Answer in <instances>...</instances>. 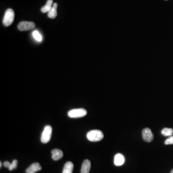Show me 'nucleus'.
<instances>
[{"instance_id": "obj_13", "label": "nucleus", "mask_w": 173, "mask_h": 173, "mask_svg": "<svg viewBox=\"0 0 173 173\" xmlns=\"http://www.w3.org/2000/svg\"><path fill=\"white\" fill-rule=\"evenodd\" d=\"M53 4V0H48L46 4L41 8V11L43 13L49 12L52 8V4Z\"/></svg>"}, {"instance_id": "obj_8", "label": "nucleus", "mask_w": 173, "mask_h": 173, "mask_svg": "<svg viewBox=\"0 0 173 173\" xmlns=\"http://www.w3.org/2000/svg\"><path fill=\"white\" fill-rule=\"evenodd\" d=\"M52 158L54 161H58L59 160L62 158L64 155V153L61 150L58 149H53L51 150Z\"/></svg>"}, {"instance_id": "obj_6", "label": "nucleus", "mask_w": 173, "mask_h": 173, "mask_svg": "<svg viewBox=\"0 0 173 173\" xmlns=\"http://www.w3.org/2000/svg\"><path fill=\"white\" fill-rule=\"evenodd\" d=\"M142 138L146 142H150L153 139V134L151 129L146 127L142 130Z\"/></svg>"}, {"instance_id": "obj_2", "label": "nucleus", "mask_w": 173, "mask_h": 173, "mask_svg": "<svg viewBox=\"0 0 173 173\" xmlns=\"http://www.w3.org/2000/svg\"><path fill=\"white\" fill-rule=\"evenodd\" d=\"M15 18V13L12 9L9 8L6 10L4 14L3 23L6 27L10 26L14 22Z\"/></svg>"}, {"instance_id": "obj_1", "label": "nucleus", "mask_w": 173, "mask_h": 173, "mask_svg": "<svg viewBox=\"0 0 173 173\" xmlns=\"http://www.w3.org/2000/svg\"><path fill=\"white\" fill-rule=\"evenodd\" d=\"M104 137L103 132L100 130H92L86 134L88 140L92 142H97L101 141Z\"/></svg>"}, {"instance_id": "obj_4", "label": "nucleus", "mask_w": 173, "mask_h": 173, "mask_svg": "<svg viewBox=\"0 0 173 173\" xmlns=\"http://www.w3.org/2000/svg\"><path fill=\"white\" fill-rule=\"evenodd\" d=\"M87 111L83 108L74 109H72L68 112V115L70 118L82 117L86 115Z\"/></svg>"}, {"instance_id": "obj_20", "label": "nucleus", "mask_w": 173, "mask_h": 173, "mask_svg": "<svg viewBox=\"0 0 173 173\" xmlns=\"http://www.w3.org/2000/svg\"><path fill=\"white\" fill-rule=\"evenodd\" d=\"M170 173H173V169L172 171H171V172Z\"/></svg>"}, {"instance_id": "obj_5", "label": "nucleus", "mask_w": 173, "mask_h": 173, "mask_svg": "<svg viewBox=\"0 0 173 173\" xmlns=\"http://www.w3.org/2000/svg\"><path fill=\"white\" fill-rule=\"evenodd\" d=\"M35 27V24L33 22L22 21L18 25V28L20 31H27L32 30Z\"/></svg>"}, {"instance_id": "obj_21", "label": "nucleus", "mask_w": 173, "mask_h": 173, "mask_svg": "<svg viewBox=\"0 0 173 173\" xmlns=\"http://www.w3.org/2000/svg\"><path fill=\"white\" fill-rule=\"evenodd\" d=\"M165 1H168V0H165Z\"/></svg>"}, {"instance_id": "obj_12", "label": "nucleus", "mask_w": 173, "mask_h": 173, "mask_svg": "<svg viewBox=\"0 0 173 173\" xmlns=\"http://www.w3.org/2000/svg\"><path fill=\"white\" fill-rule=\"evenodd\" d=\"M74 169V165L71 162H68L64 167L62 173H72Z\"/></svg>"}, {"instance_id": "obj_10", "label": "nucleus", "mask_w": 173, "mask_h": 173, "mask_svg": "<svg viewBox=\"0 0 173 173\" xmlns=\"http://www.w3.org/2000/svg\"><path fill=\"white\" fill-rule=\"evenodd\" d=\"M91 162L89 160H84L81 166V173H89L91 169Z\"/></svg>"}, {"instance_id": "obj_19", "label": "nucleus", "mask_w": 173, "mask_h": 173, "mask_svg": "<svg viewBox=\"0 0 173 173\" xmlns=\"http://www.w3.org/2000/svg\"><path fill=\"white\" fill-rule=\"evenodd\" d=\"M0 164H1V165H0V167H1V166H2V163H1V162H0Z\"/></svg>"}, {"instance_id": "obj_7", "label": "nucleus", "mask_w": 173, "mask_h": 173, "mask_svg": "<svg viewBox=\"0 0 173 173\" xmlns=\"http://www.w3.org/2000/svg\"><path fill=\"white\" fill-rule=\"evenodd\" d=\"M42 167L39 162H34L26 170V173H35L41 170Z\"/></svg>"}, {"instance_id": "obj_18", "label": "nucleus", "mask_w": 173, "mask_h": 173, "mask_svg": "<svg viewBox=\"0 0 173 173\" xmlns=\"http://www.w3.org/2000/svg\"><path fill=\"white\" fill-rule=\"evenodd\" d=\"M10 165H11V163H10L8 161H6V162H4V166L5 167L9 168Z\"/></svg>"}, {"instance_id": "obj_11", "label": "nucleus", "mask_w": 173, "mask_h": 173, "mask_svg": "<svg viewBox=\"0 0 173 173\" xmlns=\"http://www.w3.org/2000/svg\"><path fill=\"white\" fill-rule=\"evenodd\" d=\"M58 4L57 3H54L50 11L48 12V16L51 19H54L57 16V8Z\"/></svg>"}, {"instance_id": "obj_9", "label": "nucleus", "mask_w": 173, "mask_h": 173, "mask_svg": "<svg viewBox=\"0 0 173 173\" xmlns=\"http://www.w3.org/2000/svg\"><path fill=\"white\" fill-rule=\"evenodd\" d=\"M124 157L122 154L117 153L114 158V164L117 166H121L124 164Z\"/></svg>"}, {"instance_id": "obj_14", "label": "nucleus", "mask_w": 173, "mask_h": 173, "mask_svg": "<svg viewBox=\"0 0 173 173\" xmlns=\"http://www.w3.org/2000/svg\"><path fill=\"white\" fill-rule=\"evenodd\" d=\"M161 133L164 136H171L173 134V129L165 127L162 129Z\"/></svg>"}, {"instance_id": "obj_15", "label": "nucleus", "mask_w": 173, "mask_h": 173, "mask_svg": "<svg viewBox=\"0 0 173 173\" xmlns=\"http://www.w3.org/2000/svg\"><path fill=\"white\" fill-rule=\"evenodd\" d=\"M32 34L33 36L36 41H39V42L42 41V36H41L40 33L38 31H34Z\"/></svg>"}, {"instance_id": "obj_3", "label": "nucleus", "mask_w": 173, "mask_h": 173, "mask_svg": "<svg viewBox=\"0 0 173 173\" xmlns=\"http://www.w3.org/2000/svg\"><path fill=\"white\" fill-rule=\"evenodd\" d=\"M52 130L53 129L51 126L47 125L45 127L41 136V141L42 143H47L50 141Z\"/></svg>"}, {"instance_id": "obj_16", "label": "nucleus", "mask_w": 173, "mask_h": 173, "mask_svg": "<svg viewBox=\"0 0 173 173\" xmlns=\"http://www.w3.org/2000/svg\"><path fill=\"white\" fill-rule=\"evenodd\" d=\"M18 161L16 160H14V161H13L12 163H11V165L8 168L9 170L12 171L13 169H15L18 166Z\"/></svg>"}, {"instance_id": "obj_17", "label": "nucleus", "mask_w": 173, "mask_h": 173, "mask_svg": "<svg viewBox=\"0 0 173 173\" xmlns=\"http://www.w3.org/2000/svg\"><path fill=\"white\" fill-rule=\"evenodd\" d=\"M165 145L173 144V136H171L165 140Z\"/></svg>"}]
</instances>
